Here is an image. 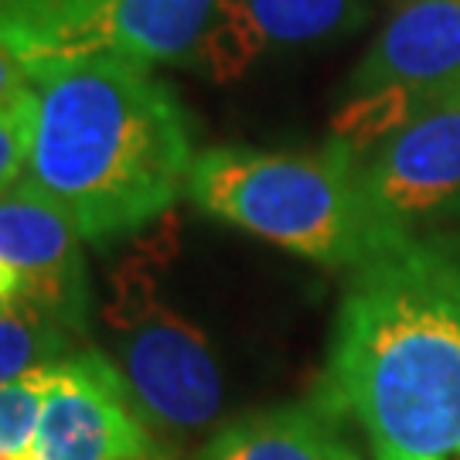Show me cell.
<instances>
[{"label": "cell", "instance_id": "cell-3", "mask_svg": "<svg viewBox=\"0 0 460 460\" xmlns=\"http://www.w3.org/2000/svg\"><path fill=\"white\" fill-rule=\"evenodd\" d=\"M184 195L201 212L321 266L355 270L402 246L368 212L355 157L334 140L324 150H201Z\"/></svg>", "mask_w": 460, "mask_h": 460}, {"label": "cell", "instance_id": "cell-13", "mask_svg": "<svg viewBox=\"0 0 460 460\" xmlns=\"http://www.w3.org/2000/svg\"><path fill=\"white\" fill-rule=\"evenodd\" d=\"M75 331L38 304L0 311V385L75 355Z\"/></svg>", "mask_w": 460, "mask_h": 460}, {"label": "cell", "instance_id": "cell-10", "mask_svg": "<svg viewBox=\"0 0 460 460\" xmlns=\"http://www.w3.org/2000/svg\"><path fill=\"white\" fill-rule=\"evenodd\" d=\"M218 0H110L55 55L106 51L140 66H191ZM51 58V55H49Z\"/></svg>", "mask_w": 460, "mask_h": 460}, {"label": "cell", "instance_id": "cell-18", "mask_svg": "<svg viewBox=\"0 0 460 460\" xmlns=\"http://www.w3.org/2000/svg\"><path fill=\"white\" fill-rule=\"evenodd\" d=\"M0 460H24L21 454H7V450H0Z\"/></svg>", "mask_w": 460, "mask_h": 460}, {"label": "cell", "instance_id": "cell-5", "mask_svg": "<svg viewBox=\"0 0 460 460\" xmlns=\"http://www.w3.org/2000/svg\"><path fill=\"white\" fill-rule=\"evenodd\" d=\"M113 290L106 307L113 365L127 378L150 429L167 437L208 429L226 402L222 368L208 338L130 273H119Z\"/></svg>", "mask_w": 460, "mask_h": 460}, {"label": "cell", "instance_id": "cell-1", "mask_svg": "<svg viewBox=\"0 0 460 460\" xmlns=\"http://www.w3.org/2000/svg\"><path fill=\"white\" fill-rule=\"evenodd\" d=\"M317 402L372 460H460V243L423 235L355 266Z\"/></svg>", "mask_w": 460, "mask_h": 460}, {"label": "cell", "instance_id": "cell-16", "mask_svg": "<svg viewBox=\"0 0 460 460\" xmlns=\"http://www.w3.org/2000/svg\"><path fill=\"white\" fill-rule=\"evenodd\" d=\"M28 89H31L28 66L0 45V106H4V102H11V99H17V96H24Z\"/></svg>", "mask_w": 460, "mask_h": 460}, {"label": "cell", "instance_id": "cell-12", "mask_svg": "<svg viewBox=\"0 0 460 460\" xmlns=\"http://www.w3.org/2000/svg\"><path fill=\"white\" fill-rule=\"evenodd\" d=\"M110 0H0V45L24 66L49 58Z\"/></svg>", "mask_w": 460, "mask_h": 460}, {"label": "cell", "instance_id": "cell-2", "mask_svg": "<svg viewBox=\"0 0 460 460\" xmlns=\"http://www.w3.org/2000/svg\"><path fill=\"white\" fill-rule=\"evenodd\" d=\"M34 127L28 174L89 246L154 226L191 171L184 106L147 66L85 51L28 62Z\"/></svg>", "mask_w": 460, "mask_h": 460}, {"label": "cell", "instance_id": "cell-6", "mask_svg": "<svg viewBox=\"0 0 460 460\" xmlns=\"http://www.w3.org/2000/svg\"><path fill=\"white\" fill-rule=\"evenodd\" d=\"M358 184L395 243L433 235L460 215V102L410 119L355 157Z\"/></svg>", "mask_w": 460, "mask_h": 460}, {"label": "cell", "instance_id": "cell-9", "mask_svg": "<svg viewBox=\"0 0 460 460\" xmlns=\"http://www.w3.org/2000/svg\"><path fill=\"white\" fill-rule=\"evenodd\" d=\"M358 21V0H218L212 28L188 68L212 83H232L273 51L328 41Z\"/></svg>", "mask_w": 460, "mask_h": 460}, {"label": "cell", "instance_id": "cell-15", "mask_svg": "<svg viewBox=\"0 0 460 460\" xmlns=\"http://www.w3.org/2000/svg\"><path fill=\"white\" fill-rule=\"evenodd\" d=\"M34 127V93L11 99L0 106V195L24 181L28 154H31Z\"/></svg>", "mask_w": 460, "mask_h": 460}, {"label": "cell", "instance_id": "cell-4", "mask_svg": "<svg viewBox=\"0 0 460 460\" xmlns=\"http://www.w3.org/2000/svg\"><path fill=\"white\" fill-rule=\"evenodd\" d=\"M334 144L362 157L410 119L460 102V0H406L351 75Z\"/></svg>", "mask_w": 460, "mask_h": 460}, {"label": "cell", "instance_id": "cell-11", "mask_svg": "<svg viewBox=\"0 0 460 460\" xmlns=\"http://www.w3.org/2000/svg\"><path fill=\"white\" fill-rule=\"evenodd\" d=\"M201 460H365L345 423L314 402H287L239 416L205 444Z\"/></svg>", "mask_w": 460, "mask_h": 460}, {"label": "cell", "instance_id": "cell-17", "mask_svg": "<svg viewBox=\"0 0 460 460\" xmlns=\"http://www.w3.org/2000/svg\"><path fill=\"white\" fill-rule=\"evenodd\" d=\"M21 304H34L31 287L14 266L0 260V311H11V307H21Z\"/></svg>", "mask_w": 460, "mask_h": 460}, {"label": "cell", "instance_id": "cell-7", "mask_svg": "<svg viewBox=\"0 0 460 460\" xmlns=\"http://www.w3.org/2000/svg\"><path fill=\"white\" fill-rule=\"evenodd\" d=\"M164 454L110 355L75 351L55 365L24 460H157Z\"/></svg>", "mask_w": 460, "mask_h": 460}, {"label": "cell", "instance_id": "cell-14", "mask_svg": "<svg viewBox=\"0 0 460 460\" xmlns=\"http://www.w3.org/2000/svg\"><path fill=\"white\" fill-rule=\"evenodd\" d=\"M55 365L34 368L28 376L0 385V450L21 454V457L31 450V440L34 433H38V420H41L51 378H55Z\"/></svg>", "mask_w": 460, "mask_h": 460}, {"label": "cell", "instance_id": "cell-8", "mask_svg": "<svg viewBox=\"0 0 460 460\" xmlns=\"http://www.w3.org/2000/svg\"><path fill=\"white\" fill-rule=\"evenodd\" d=\"M85 239L45 191L31 181L0 195V260L28 279L38 307L51 311L75 334L89 317Z\"/></svg>", "mask_w": 460, "mask_h": 460}]
</instances>
